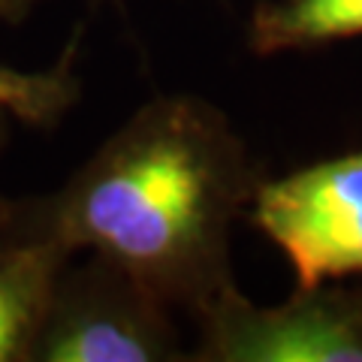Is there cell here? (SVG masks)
Returning a JSON list of instances; mask_svg holds the SVG:
<instances>
[{
  "instance_id": "obj_1",
  "label": "cell",
  "mask_w": 362,
  "mask_h": 362,
  "mask_svg": "<svg viewBox=\"0 0 362 362\" xmlns=\"http://www.w3.org/2000/svg\"><path fill=\"white\" fill-rule=\"evenodd\" d=\"M259 166L226 115L190 94L136 109L49 197L9 206L0 226L97 254L169 308L197 314L226 287L233 223Z\"/></svg>"
},
{
  "instance_id": "obj_2",
  "label": "cell",
  "mask_w": 362,
  "mask_h": 362,
  "mask_svg": "<svg viewBox=\"0 0 362 362\" xmlns=\"http://www.w3.org/2000/svg\"><path fill=\"white\" fill-rule=\"evenodd\" d=\"M190 359L173 308L106 257L61 269L28 362Z\"/></svg>"
},
{
  "instance_id": "obj_3",
  "label": "cell",
  "mask_w": 362,
  "mask_h": 362,
  "mask_svg": "<svg viewBox=\"0 0 362 362\" xmlns=\"http://www.w3.org/2000/svg\"><path fill=\"white\" fill-rule=\"evenodd\" d=\"M199 362H362V287L326 281L281 305L226 287L197 314Z\"/></svg>"
},
{
  "instance_id": "obj_4",
  "label": "cell",
  "mask_w": 362,
  "mask_h": 362,
  "mask_svg": "<svg viewBox=\"0 0 362 362\" xmlns=\"http://www.w3.org/2000/svg\"><path fill=\"white\" fill-rule=\"evenodd\" d=\"M247 221L287 257L299 287L362 275V151L263 178Z\"/></svg>"
},
{
  "instance_id": "obj_5",
  "label": "cell",
  "mask_w": 362,
  "mask_h": 362,
  "mask_svg": "<svg viewBox=\"0 0 362 362\" xmlns=\"http://www.w3.org/2000/svg\"><path fill=\"white\" fill-rule=\"evenodd\" d=\"M61 245L0 226V362H28L61 269Z\"/></svg>"
},
{
  "instance_id": "obj_6",
  "label": "cell",
  "mask_w": 362,
  "mask_h": 362,
  "mask_svg": "<svg viewBox=\"0 0 362 362\" xmlns=\"http://www.w3.org/2000/svg\"><path fill=\"white\" fill-rule=\"evenodd\" d=\"M362 37V0H259L247 49L259 58Z\"/></svg>"
},
{
  "instance_id": "obj_7",
  "label": "cell",
  "mask_w": 362,
  "mask_h": 362,
  "mask_svg": "<svg viewBox=\"0 0 362 362\" xmlns=\"http://www.w3.org/2000/svg\"><path fill=\"white\" fill-rule=\"evenodd\" d=\"M76 42L66 45L49 70H16L0 64V109L30 127H54L78 100V78L73 73Z\"/></svg>"
},
{
  "instance_id": "obj_8",
  "label": "cell",
  "mask_w": 362,
  "mask_h": 362,
  "mask_svg": "<svg viewBox=\"0 0 362 362\" xmlns=\"http://www.w3.org/2000/svg\"><path fill=\"white\" fill-rule=\"evenodd\" d=\"M40 0H0V21H9V25H18L30 16V9L37 6Z\"/></svg>"
},
{
  "instance_id": "obj_9",
  "label": "cell",
  "mask_w": 362,
  "mask_h": 362,
  "mask_svg": "<svg viewBox=\"0 0 362 362\" xmlns=\"http://www.w3.org/2000/svg\"><path fill=\"white\" fill-rule=\"evenodd\" d=\"M9 112L0 109V151H4V145H6V136H9ZM9 206H13V199H6L4 194H0V223L6 221V214H9Z\"/></svg>"
}]
</instances>
